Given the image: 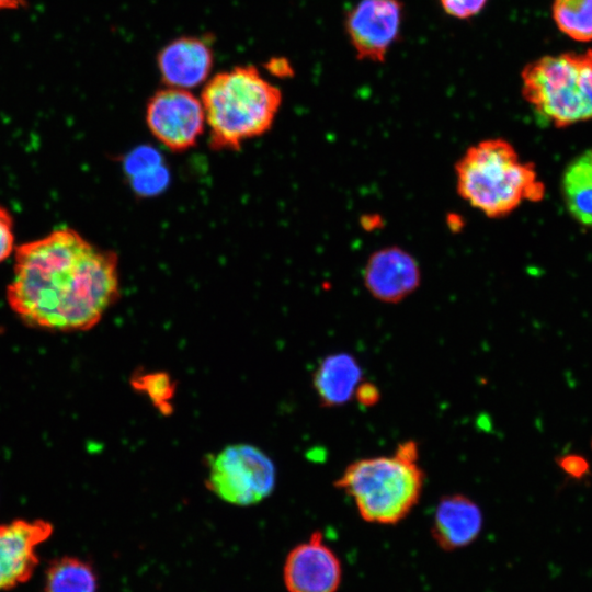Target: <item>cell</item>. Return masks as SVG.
Segmentation results:
<instances>
[{
	"label": "cell",
	"mask_w": 592,
	"mask_h": 592,
	"mask_svg": "<svg viewBox=\"0 0 592 592\" xmlns=\"http://www.w3.org/2000/svg\"><path fill=\"white\" fill-rule=\"evenodd\" d=\"M5 297L26 326L88 331L121 297L118 257L70 227L54 229L15 248Z\"/></svg>",
	"instance_id": "cell-1"
},
{
	"label": "cell",
	"mask_w": 592,
	"mask_h": 592,
	"mask_svg": "<svg viewBox=\"0 0 592 592\" xmlns=\"http://www.w3.org/2000/svg\"><path fill=\"white\" fill-rule=\"evenodd\" d=\"M201 101L209 147L237 151L247 140L271 130L282 105V91L252 65L216 73L204 84Z\"/></svg>",
	"instance_id": "cell-2"
},
{
	"label": "cell",
	"mask_w": 592,
	"mask_h": 592,
	"mask_svg": "<svg viewBox=\"0 0 592 592\" xmlns=\"http://www.w3.org/2000/svg\"><path fill=\"white\" fill-rule=\"evenodd\" d=\"M414 441L400 443L392 454L358 458L333 481L350 497L358 515L368 523L394 525L418 504L424 486Z\"/></svg>",
	"instance_id": "cell-3"
},
{
	"label": "cell",
	"mask_w": 592,
	"mask_h": 592,
	"mask_svg": "<svg viewBox=\"0 0 592 592\" xmlns=\"http://www.w3.org/2000/svg\"><path fill=\"white\" fill-rule=\"evenodd\" d=\"M458 195L489 218H501L522 203L544 196L534 167L522 161L502 138H488L468 147L455 164Z\"/></svg>",
	"instance_id": "cell-4"
},
{
	"label": "cell",
	"mask_w": 592,
	"mask_h": 592,
	"mask_svg": "<svg viewBox=\"0 0 592 592\" xmlns=\"http://www.w3.org/2000/svg\"><path fill=\"white\" fill-rule=\"evenodd\" d=\"M522 94L556 127L592 121V49L546 55L522 72Z\"/></svg>",
	"instance_id": "cell-5"
},
{
	"label": "cell",
	"mask_w": 592,
	"mask_h": 592,
	"mask_svg": "<svg viewBox=\"0 0 592 592\" xmlns=\"http://www.w3.org/2000/svg\"><path fill=\"white\" fill-rule=\"evenodd\" d=\"M206 488L218 499L238 506L257 504L272 494L276 467L261 448L238 443L205 458Z\"/></svg>",
	"instance_id": "cell-6"
},
{
	"label": "cell",
	"mask_w": 592,
	"mask_h": 592,
	"mask_svg": "<svg viewBox=\"0 0 592 592\" xmlns=\"http://www.w3.org/2000/svg\"><path fill=\"white\" fill-rule=\"evenodd\" d=\"M145 122L150 134L172 152L195 147L206 127L201 99L172 87L159 89L148 99Z\"/></svg>",
	"instance_id": "cell-7"
},
{
	"label": "cell",
	"mask_w": 592,
	"mask_h": 592,
	"mask_svg": "<svg viewBox=\"0 0 592 592\" xmlns=\"http://www.w3.org/2000/svg\"><path fill=\"white\" fill-rule=\"evenodd\" d=\"M401 0H360L345 14L344 30L358 60L384 62L401 34Z\"/></svg>",
	"instance_id": "cell-8"
},
{
	"label": "cell",
	"mask_w": 592,
	"mask_h": 592,
	"mask_svg": "<svg viewBox=\"0 0 592 592\" xmlns=\"http://www.w3.org/2000/svg\"><path fill=\"white\" fill-rule=\"evenodd\" d=\"M284 583L288 592H337L342 566L337 554L325 543L322 533L296 545L284 565Z\"/></svg>",
	"instance_id": "cell-9"
},
{
	"label": "cell",
	"mask_w": 592,
	"mask_h": 592,
	"mask_svg": "<svg viewBox=\"0 0 592 592\" xmlns=\"http://www.w3.org/2000/svg\"><path fill=\"white\" fill-rule=\"evenodd\" d=\"M53 533L45 520H14L0 524V591L26 582L38 566L37 547Z\"/></svg>",
	"instance_id": "cell-10"
},
{
	"label": "cell",
	"mask_w": 592,
	"mask_h": 592,
	"mask_svg": "<svg viewBox=\"0 0 592 592\" xmlns=\"http://www.w3.org/2000/svg\"><path fill=\"white\" fill-rule=\"evenodd\" d=\"M363 282L375 299L397 304L419 288L421 269L411 253L398 246H388L369 255Z\"/></svg>",
	"instance_id": "cell-11"
},
{
	"label": "cell",
	"mask_w": 592,
	"mask_h": 592,
	"mask_svg": "<svg viewBox=\"0 0 592 592\" xmlns=\"http://www.w3.org/2000/svg\"><path fill=\"white\" fill-rule=\"evenodd\" d=\"M214 53L208 42L197 36H180L157 55L160 78L166 87L191 90L204 83L212 71Z\"/></svg>",
	"instance_id": "cell-12"
},
{
	"label": "cell",
	"mask_w": 592,
	"mask_h": 592,
	"mask_svg": "<svg viewBox=\"0 0 592 592\" xmlns=\"http://www.w3.org/2000/svg\"><path fill=\"white\" fill-rule=\"evenodd\" d=\"M483 527V515L476 501L463 493L443 496L434 510L431 534L440 548L457 550L473 544Z\"/></svg>",
	"instance_id": "cell-13"
},
{
	"label": "cell",
	"mask_w": 592,
	"mask_h": 592,
	"mask_svg": "<svg viewBox=\"0 0 592 592\" xmlns=\"http://www.w3.org/2000/svg\"><path fill=\"white\" fill-rule=\"evenodd\" d=\"M362 380V366L348 352L327 355L312 374V387L319 403L325 408H337L350 402Z\"/></svg>",
	"instance_id": "cell-14"
},
{
	"label": "cell",
	"mask_w": 592,
	"mask_h": 592,
	"mask_svg": "<svg viewBox=\"0 0 592 592\" xmlns=\"http://www.w3.org/2000/svg\"><path fill=\"white\" fill-rule=\"evenodd\" d=\"M561 186L571 216L592 228V149L570 162L563 172Z\"/></svg>",
	"instance_id": "cell-15"
},
{
	"label": "cell",
	"mask_w": 592,
	"mask_h": 592,
	"mask_svg": "<svg viewBox=\"0 0 592 592\" xmlns=\"http://www.w3.org/2000/svg\"><path fill=\"white\" fill-rule=\"evenodd\" d=\"M98 579L90 563L65 556L46 569L44 592H96Z\"/></svg>",
	"instance_id": "cell-16"
},
{
	"label": "cell",
	"mask_w": 592,
	"mask_h": 592,
	"mask_svg": "<svg viewBox=\"0 0 592 592\" xmlns=\"http://www.w3.org/2000/svg\"><path fill=\"white\" fill-rule=\"evenodd\" d=\"M129 382L134 391L146 396L159 413L164 417L173 413L177 382L168 372L137 368Z\"/></svg>",
	"instance_id": "cell-17"
},
{
	"label": "cell",
	"mask_w": 592,
	"mask_h": 592,
	"mask_svg": "<svg viewBox=\"0 0 592 592\" xmlns=\"http://www.w3.org/2000/svg\"><path fill=\"white\" fill-rule=\"evenodd\" d=\"M553 19L570 38L592 41V0H554Z\"/></svg>",
	"instance_id": "cell-18"
},
{
	"label": "cell",
	"mask_w": 592,
	"mask_h": 592,
	"mask_svg": "<svg viewBox=\"0 0 592 592\" xmlns=\"http://www.w3.org/2000/svg\"><path fill=\"white\" fill-rule=\"evenodd\" d=\"M439 2L449 16L467 20L480 13L489 0H439Z\"/></svg>",
	"instance_id": "cell-19"
},
{
	"label": "cell",
	"mask_w": 592,
	"mask_h": 592,
	"mask_svg": "<svg viewBox=\"0 0 592 592\" xmlns=\"http://www.w3.org/2000/svg\"><path fill=\"white\" fill-rule=\"evenodd\" d=\"M14 220L10 210L0 205V263L15 250Z\"/></svg>",
	"instance_id": "cell-20"
},
{
	"label": "cell",
	"mask_w": 592,
	"mask_h": 592,
	"mask_svg": "<svg viewBox=\"0 0 592 592\" xmlns=\"http://www.w3.org/2000/svg\"><path fill=\"white\" fill-rule=\"evenodd\" d=\"M559 467L571 478L582 479L590 471L588 460L577 454L562 455L557 459Z\"/></svg>",
	"instance_id": "cell-21"
},
{
	"label": "cell",
	"mask_w": 592,
	"mask_h": 592,
	"mask_svg": "<svg viewBox=\"0 0 592 592\" xmlns=\"http://www.w3.org/2000/svg\"><path fill=\"white\" fill-rule=\"evenodd\" d=\"M354 399L364 407H373L380 399L379 388L371 382L362 380L355 390Z\"/></svg>",
	"instance_id": "cell-22"
},
{
	"label": "cell",
	"mask_w": 592,
	"mask_h": 592,
	"mask_svg": "<svg viewBox=\"0 0 592 592\" xmlns=\"http://www.w3.org/2000/svg\"><path fill=\"white\" fill-rule=\"evenodd\" d=\"M267 70L278 78H288L293 76L294 69L292 68L289 61L285 58H272L266 64Z\"/></svg>",
	"instance_id": "cell-23"
},
{
	"label": "cell",
	"mask_w": 592,
	"mask_h": 592,
	"mask_svg": "<svg viewBox=\"0 0 592 592\" xmlns=\"http://www.w3.org/2000/svg\"><path fill=\"white\" fill-rule=\"evenodd\" d=\"M24 4V0H0V10L18 9Z\"/></svg>",
	"instance_id": "cell-24"
}]
</instances>
